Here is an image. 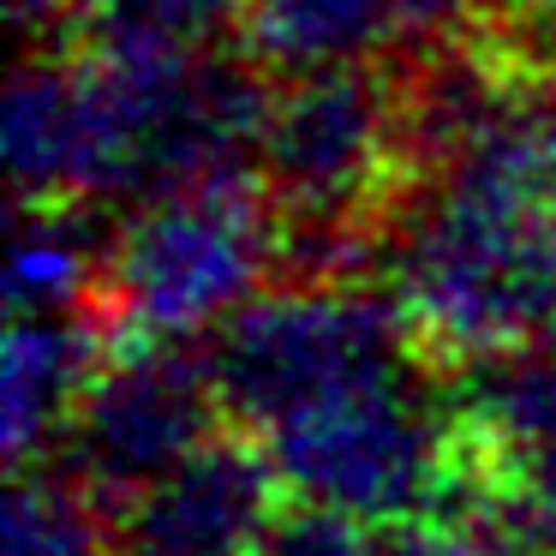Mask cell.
<instances>
[{
    "instance_id": "obj_1",
    "label": "cell",
    "mask_w": 556,
    "mask_h": 556,
    "mask_svg": "<svg viewBox=\"0 0 556 556\" xmlns=\"http://www.w3.org/2000/svg\"><path fill=\"white\" fill-rule=\"evenodd\" d=\"M431 371L437 365L425 359H401L252 437L269 448L293 503L336 508L383 532L437 527L484 496H503L508 479Z\"/></svg>"
},
{
    "instance_id": "obj_2",
    "label": "cell",
    "mask_w": 556,
    "mask_h": 556,
    "mask_svg": "<svg viewBox=\"0 0 556 556\" xmlns=\"http://www.w3.org/2000/svg\"><path fill=\"white\" fill-rule=\"evenodd\" d=\"M257 186L293 276H365L413 192L395 66H329L269 85Z\"/></svg>"
},
{
    "instance_id": "obj_3",
    "label": "cell",
    "mask_w": 556,
    "mask_h": 556,
    "mask_svg": "<svg viewBox=\"0 0 556 556\" xmlns=\"http://www.w3.org/2000/svg\"><path fill=\"white\" fill-rule=\"evenodd\" d=\"M276 269H288V240L264 186H186L114 222L97 312L126 341H198L264 293Z\"/></svg>"
},
{
    "instance_id": "obj_4",
    "label": "cell",
    "mask_w": 556,
    "mask_h": 556,
    "mask_svg": "<svg viewBox=\"0 0 556 556\" xmlns=\"http://www.w3.org/2000/svg\"><path fill=\"white\" fill-rule=\"evenodd\" d=\"M401 359L425 353L413 348L389 281L365 276H293L288 288L252 293L210 336L228 419H240L245 431H269L317 395Z\"/></svg>"
},
{
    "instance_id": "obj_5",
    "label": "cell",
    "mask_w": 556,
    "mask_h": 556,
    "mask_svg": "<svg viewBox=\"0 0 556 556\" xmlns=\"http://www.w3.org/2000/svg\"><path fill=\"white\" fill-rule=\"evenodd\" d=\"M228 419L210 348L198 341L114 336L73 425L61 437V472H73L102 508L132 503L144 484L204 448Z\"/></svg>"
},
{
    "instance_id": "obj_6",
    "label": "cell",
    "mask_w": 556,
    "mask_h": 556,
    "mask_svg": "<svg viewBox=\"0 0 556 556\" xmlns=\"http://www.w3.org/2000/svg\"><path fill=\"white\" fill-rule=\"evenodd\" d=\"M281 515L288 484L269 448L222 425L204 448L114 508V539L121 556H264Z\"/></svg>"
},
{
    "instance_id": "obj_7",
    "label": "cell",
    "mask_w": 556,
    "mask_h": 556,
    "mask_svg": "<svg viewBox=\"0 0 556 556\" xmlns=\"http://www.w3.org/2000/svg\"><path fill=\"white\" fill-rule=\"evenodd\" d=\"M109 348L114 329L97 305L90 312H13L0 341V443L13 472L61 448Z\"/></svg>"
},
{
    "instance_id": "obj_8",
    "label": "cell",
    "mask_w": 556,
    "mask_h": 556,
    "mask_svg": "<svg viewBox=\"0 0 556 556\" xmlns=\"http://www.w3.org/2000/svg\"><path fill=\"white\" fill-rule=\"evenodd\" d=\"M7 174L18 204H90L85 54L30 49L7 85Z\"/></svg>"
},
{
    "instance_id": "obj_9",
    "label": "cell",
    "mask_w": 556,
    "mask_h": 556,
    "mask_svg": "<svg viewBox=\"0 0 556 556\" xmlns=\"http://www.w3.org/2000/svg\"><path fill=\"white\" fill-rule=\"evenodd\" d=\"M240 54L269 78L329 73V66H401L407 30L401 0H245Z\"/></svg>"
},
{
    "instance_id": "obj_10",
    "label": "cell",
    "mask_w": 556,
    "mask_h": 556,
    "mask_svg": "<svg viewBox=\"0 0 556 556\" xmlns=\"http://www.w3.org/2000/svg\"><path fill=\"white\" fill-rule=\"evenodd\" d=\"M443 383L503 479H515L527 460L556 455V336L491 348L443 371Z\"/></svg>"
},
{
    "instance_id": "obj_11",
    "label": "cell",
    "mask_w": 556,
    "mask_h": 556,
    "mask_svg": "<svg viewBox=\"0 0 556 556\" xmlns=\"http://www.w3.org/2000/svg\"><path fill=\"white\" fill-rule=\"evenodd\" d=\"M109 233L97 204H18L7 240V305L13 312H90L102 293Z\"/></svg>"
},
{
    "instance_id": "obj_12",
    "label": "cell",
    "mask_w": 556,
    "mask_h": 556,
    "mask_svg": "<svg viewBox=\"0 0 556 556\" xmlns=\"http://www.w3.org/2000/svg\"><path fill=\"white\" fill-rule=\"evenodd\" d=\"M245 0H78L66 42L114 54H198L240 37Z\"/></svg>"
},
{
    "instance_id": "obj_13",
    "label": "cell",
    "mask_w": 556,
    "mask_h": 556,
    "mask_svg": "<svg viewBox=\"0 0 556 556\" xmlns=\"http://www.w3.org/2000/svg\"><path fill=\"white\" fill-rule=\"evenodd\" d=\"M7 556H121V539L102 520V503L73 479V472H13L7 491V527H0Z\"/></svg>"
},
{
    "instance_id": "obj_14",
    "label": "cell",
    "mask_w": 556,
    "mask_h": 556,
    "mask_svg": "<svg viewBox=\"0 0 556 556\" xmlns=\"http://www.w3.org/2000/svg\"><path fill=\"white\" fill-rule=\"evenodd\" d=\"M395 539H401V556H551L520 520V508L508 503V491L484 496V503L437 520V527L395 532Z\"/></svg>"
},
{
    "instance_id": "obj_15",
    "label": "cell",
    "mask_w": 556,
    "mask_h": 556,
    "mask_svg": "<svg viewBox=\"0 0 556 556\" xmlns=\"http://www.w3.org/2000/svg\"><path fill=\"white\" fill-rule=\"evenodd\" d=\"M264 556H401V539L383 527H365L353 515H336V508L293 503L276 520Z\"/></svg>"
},
{
    "instance_id": "obj_16",
    "label": "cell",
    "mask_w": 556,
    "mask_h": 556,
    "mask_svg": "<svg viewBox=\"0 0 556 556\" xmlns=\"http://www.w3.org/2000/svg\"><path fill=\"white\" fill-rule=\"evenodd\" d=\"M496 30H503L532 66L556 73V0H503V7H496Z\"/></svg>"
},
{
    "instance_id": "obj_17",
    "label": "cell",
    "mask_w": 556,
    "mask_h": 556,
    "mask_svg": "<svg viewBox=\"0 0 556 556\" xmlns=\"http://www.w3.org/2000/svg\"><path fill=\"white\" fill-rule=\"evenodd\" d=\"M508 503L520 508V520L532 527V539L556 556V455L527 460V467L508 479Z\"/></svg>"
},
{
    "instance_id": "obj_18",
    "label": "cell",
    "mask_w": 556,
    "mask_h": 556,
    "mask_svg": "<svg viewBox=\"0 0 556 556\" xmlns=\"http://www.w3.org/2000/svg\"><path fill=\"white\" fill-rule=\"evenodd\" d=\"M532 168H539V198L556 222V73H544L532 97Z\"/></svg>"
},
{
    "instance_id": "obj_19",
    "label": "cell",
    "mask_w": 556,
    "mask_h": 556,
    "mask_svg": "<svg viewBox=\"0 0 556 556\" xmlns=\"http://www.w3.org/2000/svg\"><path fill=\"white\" fill-rule=\"evenodd\" d=\"M7 7H13V25L25 30V37H54V30L66 37L78 0H7Z\"/></svg>"
}]
</instances>
